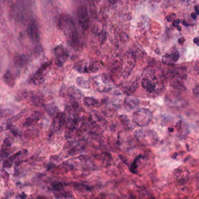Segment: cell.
<instances>
[{
  "label": "cell",
  "instance_id": "obj_1",
  "mask_svg": "<svg viewBox=\"0 0 199 199\" xmlns=\"http://www.w3.org/2000/svg\"><path fill=\"white\" fill-rule=\"evenodd\" d=\"M58 26L71 46L75 47L79 43V36L73 19L67 14L61 15L58 19Z\"/></svg>",
  "mask_w": 199,
  "mask_h": 199
},
{
  "label": "cell",
  "instance_id": "obj_2",
  "mask_svg": "<svg viewBox=\"0 0 199 199\" xmlns=\"http://www.w3.org/2000/svg\"><path fill=\"white\" fill-rule=\"evenodd\" d=\"M92 83L94 88L100 92L111 91L113 88V83L110 77L105 74H99L92 78Z\"/></svg>",
  "mask_w": 199,
  "mask_h": 199
},
{
  "label": "cell",
  "instance_id": "obj_3",
  "mask_svg": "<svg viewBox=\"0 0 199 199\" xmlns=\"http://www.w3.org/2000/svg\"><path fill=\"white\" fill-rule=\"evenodd\" d=\"M137 140L146 147H152L156 145L158 141L157 135L151 130H140L136 132Z\"/></svg>",
  "mask_w": 199,
  "mask_h": 199
},
{
  "label": "cell",
  "instance_id": "obj_4",
  "mask_svg": "<svg viewBox=\"0 0 199 199\" xmlns=\"http://www.w3.org/2000/svg\"><path fill=\"white\" fill-rule=\"evenodd\" d=\"M134 122L140 127H145L152 120V113L147 109H140L133 115Z\"/></svg>",
  "mask_w": 199,
  "mask_h": 199
},
{
  "label": "cell",
  "instance_id": "obj_5",
  "mask_svg": "<svg viewBox=\"0 0 199 199\" xmlns=\"http://www.w3.org/2000/svg\"><path fill=\"white\" fill-rule=\"evenodd\" d=\"M51 67L50 62L44 63L38 69L36 72L32 77L29 81V83L33 85H39L45 81V75L47 74Z\"/></svg>",
  "mask_w": 199,
  "mask_h": 199
},
{
  "label": "cell",
  "instance_id": "obj_6",
  "mask_svg": "<svg viewBox=\"0 0 199 199\" xmlns=\"http://www.w3.org/2000/svg\"><path fill=\"white\" fill-rule=\"evenodd\" d=\"M136 63V56L132 51H128L125 54L123 59V68H122V74L124 78H127L134 67Z\"/></svg>",
  "mask_w": 199,
  "mask_h": 199
},
{
  "label": "cell",
  "instance_id": "obj_7",
  "mask_svg": "<svg viewBox=\"0 0 199 199\" xmlns=\"http://www.w3.org/2000/svg\"><path fill=\"white\" fill-rule=\"evenodd\" d=\"M100 64L98 61H81L76 64L75 69L77 71L82 73H91L97 71L100 67Z\"/></svg>",
  "mask_w": 199,
  "mask_h": 199
},
{
  "label": "cell",
  "instance_id": "obj_8",
  "mask_svg": "<svg viewBox=\"0 0 199 199\" xmlns=\"http://www.w3.org/2000/svg\"><path fill=\"white\" fill-rule=\"evenodd\" d=\"M77 15L78 22L83 30H87L89 26V17L85 5H81L78 8Z\"/></svg>",
  "mask_w": 199,
  "mask_h": 199
},
{
  "label": "cell",
  "instance_id": "obj_9",
  "mask_svg": "<svg viewBox=\"0 0 199 199\" xmlns=\"http://www.w3.org/2000/svg\"><path fill=\"white\" fill-rule=\"evenodd\" d=\"M55 54V62L58 66H63L68 57V53L64 47L62 46H58L54 50Z\"/></svg>",
  "mask_w": 199,
  "mask_h": 199
},
{
  "label": "cell",
  "instance_id": "obj_10",
  "mask_svg": "<svg viewBox=\"0 0 199 199\" xmlns=\"http://www.w3.org/2000/svg\"><path fill=\"white\" fill-rule=\"evenodd\" d=\"M66 115L64 113H58L53 119L51 128L52 130L57 131L60 129L66 123Z\"/></svg>",
  "mask_w": 199,
  "mask_h": 199
},
{
  "label": "cell",
  "instance_id": "obj_11",
  "mask_svg": "<svg viewBox=\"0 0 199 199\" xmlns=\"http://www.w3.org/2000/svg\"><path fill=\"white\" fill-rule=\"evenodd\" d=\"M138 85L137 81H134L124 83L120 86V89L124 94L130 95L136 91Z\"/></svg>",
  "mask_w": 199,
  "mask_h": 199
},
{
  "label": "cell",
  "instance_id": "obj_12",
  "mask_svg": "<svg viewBox=\"0 0 199 199\" xmlns=\"http://www.w3.org/2000/svg\"><path fill=\"white\" fill-rule=\"evenodd\" d=\"M140 100L136 96H128L125 98L124 105L125 108L128 111H132L138 106Z\"/></svg>",
  "mask_w": 199,
  "mask_h": 199
},
{
  "label": "cell",
  "instance_id": "obj_13",
  "mask_svg": "<svg viewBox=\"0 0 199 199\" xmlns=\"http://www.w3.org/2000/svg\"><path fill=\"white\" fill-rule=\"evenodd\" d=\"M27 33L29 38L32 40L36 42L39 40L40 34L39 29L35 23H31L29 25L27 29Z\"/></svg>",
  "mask_w": 199,
  "mask_h": 199
},
{
  "label": "cell",
  "instance_id": "obj_14",
  "mask_svg": "<svg viewBox=\"0 0 199 199\" xmlns=\"http://www.w3.org/2000/svg\"><path fill=\"white\" fill-rule=\"evenodd\" d=\"M142 85L147 92L149 93L154 92L156 89L155 83L153 79H151L147 77L144 78L143 79Z\"/></svg>",
  "mask_w": 199,
  "mask_h": 199
},
{
  "label": "cell",
  "instance_id": "obj_15",
  "mask_svg": "<svg viewBox=\"0 0 199 199\" xmlns=\"http://www.w3.org/2000/svg\"><path fill=\"white\" fill-rule=\"evenodd\" d=\"M42 114L40 112H34L29 118H28L25 122L23 126L25 127H28L35 124L41 119Z\"/></svg>",
  "mask_w": 199,
  "mask_h": 199
},
{
  "label": "cell",
  "instance_id": "obj_16",
  "mask_svg": "<svg viewBox=\"0 0 199 199\" xmlns=\"http://www.w3.org/2000/svg\"><path fill=\"white\" fill-rule=\"evenodd\" d=\"M13 62L16 67L22 68L27 64L28 62V58L23 54H18L14 56Z\"/></svg>",
  "mask_w": 199,
  "mask_h": 199
},
{
  "label": "cell",
  "instance_id": "obj_17",
  "mask_svg": "<svg viewBox=\"0 0 199 199\" xmlns=\"http://www.w3.org/2000/svg\"><path fill=\"white\" fill-rule=\"evenodd\" d=\"M179 58L178 52H174L171 54H167L162 57V62L165 64H172L177 61Z\"/></svg>",
  "mask_w": 199,
  "mask_h": 199
},
{
  "label": "cell",
  "instance_id": "obj_18",
  "mask_svg": "<svg viewBox=\"0 0 199 199\" xmlns=\"http://www.w3.org/2000/svg\"><path fill=\"white\" fill-rule=\"evenodd\" d=\"M4 80L6 85L10 87L15 85V78L10 70H7L4 75Z\"/></svg>",
  "mask_w": 199,
  "mask_h": 199
},
{
  "label": "cell",
  "instance_id": "obj_19",
  "mask_svg": "<svg viewBox=\"0 0 199 199\" xmlns=\"http://www.w3.org/2000/svg\"><path fill=\"white\" fill-rule=\"evenodd\" d=\"M77 84L79 87L84 89H88L90 87V82L89 79L85 77H78L76 79Z\"/></svg>",
  "mask_w": 199,
  "mask_h": 199
},
{
  "label": "cell",
  "instance_id": "obj_20",
  "mask_svg": "<svg viewBox=\"0 0 199 199\" xmlns=\"http://www.w3.org/2000/svg\"><path fill=\"white\" fill-rule=\"evenodd\" d=\"M30 101L36 106H42L44 105L43 98L42 96L39 94H34L30 97Z\"/></svg>",
  "mask_w": 199,
  "mask_h": 199
},
{
  "label": "cell",
  "instance_id": "obj_21",
  "mask_svg": "<svg viewBox=\"0 0 199 199\" xmlns=\"http://www.w3.org/2000/svg\"><path fill=\"white\" fill-rule=\"evenodd\" d=\"M83 103L87 107H94L99 105V101L94 98L85 97L83 99Z\"/></svg>",
  "mask_w": 199,
  "mask_h": 199
},
{
  "label": "cell",
  "instance_id": "obj_22",
  "mask_svg": "<svg viewBox=\"0 0 199 199\" xmlns=\"http://www.w3.org/2000/svg\"><path fill=\"white\" fill-rule=\"evenodd\" d=\"M45 109L50 115H53L57 111V107L54 103H49L44 105Z\"/></svg>",
  "mask_w": 199,
  "mask_h": 199
},
{
  "label": "cell",
  "instance_id": "obj_23",
  "mask_svg": "<svg viewBox=\"0 0 199 199\" xmlns=\"http://www.w3.org/2000/svg\"><path fill=\"white\" fill-rule=\"evenodd\" d=\"M21 154H22V152H21V151H20V152H18V153L15 154L14 155L11 156L8 160H6V161H5L4 162V167H5V168H9V167H10L11 166L12 164V162L14 160L17 158L18 156H19Z\"/></svg>",
  "mask_w": 199,
  "mask_h": 199
},
{
  "label": "cell",
  "instance_id": "obj_24",
  "mask_svg": "<svg viewBox=\"0 0 199 199\" xmlns=\"http://www.w3.org/2000/svg\"><path fill=\"white\" fill-rule=\"evenodd\" d=\"M78 122L77 117L74 115H70L68 117V121H67V124L70 127H74L76 125Z\"/></svg>",
  "mask_w": 199,
  "mask_h": 199
},
{
  "label": "cell",
  "instance_id": "obj_25",
  "mask_svg": "<svg viewBox=\"0 0 199 199\" xmlns=\"http://www.w3.org/2000/svg\"><path fill=\"white\" fill-rule=\"evenodd\" d=\"M70 89V92H69V94H70V96H71L73 98H80L81 97V92L78 90L76 88L72 87Z\"/></svg>",
  "mask_w": 199,
  "mask_h": 199
},
{
  "label": "cell",
  "instance_id": "obj_26",
  "mask_svg": "<svg viewBox=\"0 0 199 199\" xmlns=\"http://www.w3.org/2000/svg\"><path fill=\"white\" fill-rule=\"evenodd\" d=\"M52 187L53 189L55 190H59L63 189V185H62V184L59 182H57L53 183Z\"/></svg>",
  "mask_w": 199,
  "mask_h": 199
},
{
  "label": "cell",
  "instance_id": "obj_27",
  "mask_svg": "<svg viewBox=\"0 0 199 199\" xmlns=\"http://www.w3.org/2000/svg\"><path fill=\"white\" fill-rule=\"evenodd\" d=\"M12 140L11 138V137L6 138L4 141V143H3V145H2V146L5 145V148H6V147H10L12 144Z\"/></svg>",
  "mask_w": 199,
  "mask_h": 199
},
{
  "label": "cell",
  "instance_id": "obj_28",
  "mask_svg": "<svg viewBox=\"0 0 199 199\" xmlns=\"http://www.w3.org/2000/svg\"><path fill=\"white\" fill-rule=\"evenodd\" d=\"M179 23H180V20L177 19L175 20V21H173V26H174V27L179 28Z\"/></svg>",
  "mask_w": 199,
  "mask_h": 199
},
{
  "label": "cell",
  "instance_id": "obj_29",
  "mask_svg": "<svg viewBox=\"0 0 199 199\" xmlns=\"http://www.w3.org/2000/svg\"><path fill=\"white\" fill-rule=\"evenodd\" d=\"M193 92H194L195 95L199 96V85L196 86V87L194 88V89H193Z\"/></svg>",
  "mask_w": 199,
  "mask_h": 199
},
{
  "label": "cell",
  "instance_id": "obj_30",
  "mask_svg": "<svg viewBox=\"0 0 199 199\" xmlns=\"http://www.w3.org/2000/svg\"><path fill=\"white\" fill-rule=\"evenodd\" d=\"M194 9H195V11H196V13H197V15H199V6L198 5H196V6H194Z\"/></svg>",
  "mask_w": 199,
  "mask_h": 199
},
{
  "label": "cell",
  "instance_id": "obj_31",
  "mask_svg": "<svg viewBox=\"0 0 199 199\" xmlns=\"http://www.w3.org/2000/svg\"><path fill=\"white\" fill-rule=\"evenodd\" d=\"M193 42H194V43H196L197 46H199V40L197 38H195L193 40Z\"/></svg>",
  "mask_w": 199,
  "mask_h": 199
},
{
  "label": "cell",
  "instance_id": "obj_32",
  "mask_svg": "<svg viewBox=\"0 0 199 199\" xmlns=\"http://www.w3.org/2000/svg\"><path fill=\"white\" fill-rule=\"evenodd\" d=\"M179 43L180 44H183V42H185V39L183 38H181L179 40Z\"/></svg>",
  "mask_w": 199,
  "mask_h": 199
},
{
  "label": "cell",
  "instance_id": "obj_33",
  "mask_svg": "<svg viewBox=\"0 0 199 199\" xmlns=\"http://www.w3.org/2000/svg\"><path fill=\"white\" fill-rule=\"evenodd\" d=\"M191 16H192V18H193V19H195L196 18V14H195V13H192V15H191Z\"/></svg>",
  "mask_w": 199,
  "mask_h": 199
},
{
  "label": "cell",
  "instance_id": "obj_34",
  "mask_svg": "<svg viewBox=\"0 0 199 199\" xmlns=\"http://www.w3.org/2000/svg\"><path fill=\"white\" fill-rule=\"evenodd\" d=\"M38 199H46V198H45V197H39Z\"/></svg>",
  "mask_w": 199,
  "mask_h": 199
}]
</instances>
